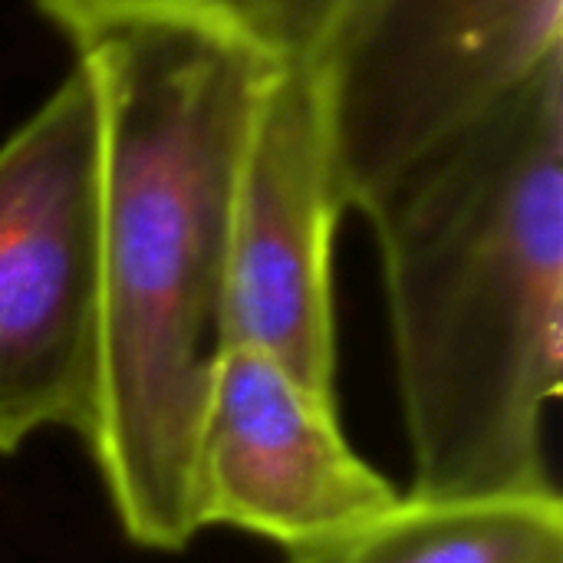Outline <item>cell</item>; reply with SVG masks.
I'll use <instances>...</instances> for the list:
<instances>
[{
  "instance_id": "obj_1",
  "label": "cell",
  "mask_w": 563,
  "mask_h": 563,
  "mask_svg": "<svg viewBox=\"0 0 563 563\" xmlns=\"http://www.w3.org/2000/svg\"><path fill=\"white\" fill-rule=\"evenodd\" d=\"M99 102V389L86 449L122 534L181 551L221 350L231 211L280 63L221 26L132 16L79 40Z\"/></svg>"
},
{
  "instance_id": "obj_2",
  "label": "cell",
  "mask_w": 563,
  "mask_h": 563,
  "mask_svg": "<svg viewBox=\"0 0 563 563\" xmlns=\"http://www.w3.org/2000/svg\"><path fill=\"white\" fill-rule=\"evenodd\" d=\"M356 211L383 261L412 495L558 492L563 59Z\"/></svg>"
},
{
  "instance_id": "obj_3",
  "label": "cell",
  "mask_w": 563,
  "mask_h": 563,
  "mask_svg": "<svg viewBox=\"0 0 563 563\" xmlns=\"http://www.w3.org/2000/svg\"><path fill=\"white\" fill-rule=\"evenodd\" d=\"M563 59V0H353L310 63L346 208Z\"/></svg>"
},
{
  "instance_id": "obj_4",
  "label": "cell",
  "mask_w": 563,
  "mask_h": 563,
  "mask_svg": "<svg viewBox=\"0 0 563 563\" xmlns=\"http://www.w3.org/2000/svg\"><path fill=\"white\" fill-rule=\"evenodd\" d=\"M99 389V102L76 63L0 142V455L89 439Z\"/></svg>"
},
{
  "instance_id": "obj_5",
  "label": "cell",
  "mask_w": 563,
  "mask_h": 563,
  "mask_svg": "<svg viewBox=\"0 0 563 563\" xmlns=\"http://www.w3.org/2000/svg\"><path fill=\"white\" fill-rule=\"evenodd\" d=\"M343 211L313 66H277L238 175L221 346L271 353L327 402H336L333 238Z\"/></svg>"
},
{
  "instance_id": "obj_6",
  "label": "cell",
  "mask_w": 563,
  "mask_h": 563,
  "mask_svg": "<svg viewBox=\"0 0 563 563\" xmlns=\"http://www.w3.org/2000/svg\"><path fill=\"white\" fill-rule=\"evenodd\" d=\"M396 501V488L346 445L336 402L310 393L257 346L218 350L195 449L201 531L224 525L294 554Z\"/></svg>"
},
{
  "instance_id": "obj_7",
  "label": "cell",
  "mask_w": 563,
  "mask_h": 563,
  "mask_svg": "<svg viewBox=\"0 0 563 563\" xmlns=\"http://www.w3.org/2000/svg\"><path fill=\"white\" fill-rule=\"evenodd\" d=\"M287 563H563L561 495H409Z\"/></svg>"
},
{
  "instance_id": "obj_8",
  "label": "cell",
  "mask_w": 563,
  "mask_h": 563,
  "mask_svg": "<svg viewBox=\"0 0 563 563\" xmlns=\"http://www.w3.org/2000/svg\"><path fill=\"white\" fill-rule=\"evenodd\" d=\"M353 0H36V7L79 40L132 16H185L238 33L280 66H310Z\"/></svg>"
}]
</instances>
